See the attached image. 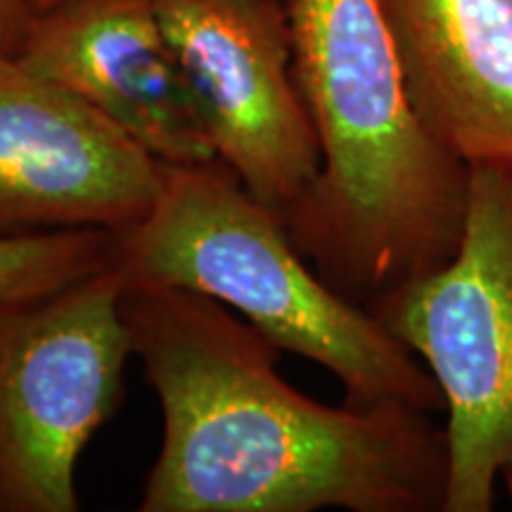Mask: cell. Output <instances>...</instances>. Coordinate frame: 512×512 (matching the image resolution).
I'll use <instances>...</instances> for the list:
<instances>
[{"label": "cell", "instance_id": "obj_2", "mask_svg": "<svg viewBox=\"0 0 512 512\" xmlns=\"http://www.w3.org/2000/svg\"><path fill=\"white\" fill-rule=\"evenodd\" d=\"M320 169L283 216L332 290L373 309L453 259L470 166L415 112L380 0H285Z\"/></svg>", "mask_w": 512, "mask_h": 512}, {"label": "cell", "instance_id": "obj_8", "mask_svg": "<svg viewBox=\"0 0 512 512\" xmlns=\"http://www.w3.org/2000/svg\"><path fill=\"white\" fill-rule=\"evenodd\" d=\"M15 62L88 102L162 164L219 159L155 0H67L36 12Z\"/></svg>", "mask_w": 512, "mask_h": 512}, {"label": "cell", "instance_id": "obj_3", "mask_svg": "<svg viewBox=\"0 0 512 512\" xmlns=\"http://www.w3.org/2000/svg\"><path fill=\"white\" fill-rule=\"evenodd\" d=\"M110 266L124 287H181L216 299L275 349L335 375L349 403L444 411L425 363L373 311L332 290L294 245L283 216L221 159L164 164L150 211L112 230Z\"/></svg>", "mask_w": 512, "mask_h": 512}, {"label": "cell", "instance_id": "obj_10", "mask_svg": "<svg viewBox=\"0 0 512 512\" xmlns=\"http://www.w3.org/2000/svg\"><path fill=\"white\" fill-rule=\"evenodd\" d=\"M112 230L64 228L0 235V299L53 294L110 266Z\"/></svg>", "mask_w": 512, "mask_h": 512}, {"label": "cell", "instance_id": "obj_9", "mask_svg": "<svg viewBox=\"0 0 512 512\" xmlns=\"http://www.w3.org/2000/svg\"><path fill=\"white\" fill-rule=\"evenodd\" d=\"M427 131L467 166L512 171V0H380Z\"/></svg>", "mask_w": 512, "mask_h": 512}, {"label": "cell", "instance_id": "obj_6", "mask_svg": "<svg viewBox=\"0 0 512 512\" xmlns=\"http://www.w3.org/2000/svg\"><path fill=\"white\" fill-rule=\"evenodd\" d=\"M216 157L285 216L320 169L285 0H155Z\"/></svg>", "mask_w": 512, "mask_h": 512}, {"label": "cell", "instance_id": "obj_4", "mask_svg": "<svg viewBox=\"0 0 512 512\" xmlns=\"http://www.w3.org/2000/svg\"><path fill=\"white\" fill-rule=\"evenodd\" d=\"M377 318L425 363L448 413L444 512L512 503V171L470 166L453 259L382 297Z\"/></svg>", "mask_w": 512, "mask_h": 512}, {"label": "cell", "instance_id": "obj_11", "mask_svg": "<svg viewBox=\"0 0 512 512\" xmlns=\"http://www.w3.org/2000/svg\"><path fill=\"white\" fill-rule=\"evenodd\" d=\"M34 17V0H0V60H17Z\"/></svg>", "mask_w": 512, "mask_h": 512}, {"label": "cell", "instance_id": "obj_5", "mask_svg": "<svg viewBox=\"0 0 512 512\" xmlns=\"http://www.w3.org/2000/svg\"><path fill=\"white\" fill-rule=\"evenodd\" d=\"M112 266L0 299V512H76V465L124 401L133 356Z\"/></svg>", "mask_w": 512, "mask_h": 512}, {"label": "cell", "instance_id": "obj_12", "mask_svg": "<svg viewBox=\"0 0 512 512\" xmlns=\"http://www.w3.org/2000/svg\"><path fill=\"white\" fill-rule=\"evenodd\" d=\"M60 3H67V0H34V5H36V12L50 10V8H55V5H60Z\"/></svg>", "mask_w": 512, "mask_h": 512}, {"label": "cell", "instance_id": "obj_1", "mask_svg": "<svg viewBox=\"0 0 512 512\" xmlns=\"http://www.w3.org/2000/svg\"><path fill=\"white\" fill-rule=\"evenodd\" d=\"M121 311L162 411L140 512H444L432 413L311 399L278 373L280 349L207 294L133 285Z\"/></svg>", "mask_w": 512, "mask_h": 512}, {"label": "cell", "instance_id": "obj_7", "mask_svg": "<svg viewBox=\"0 0 512 512\" xmlns=\"http://www.w3.org/2000/svg\"><path fill=\"white\" fill-rule=\"evenodd\" d=\"M162 174L88 102L0 60V235L133 226Z\"/></svg>", "mask_w": 512, "mask_h": 512}]
</instances>
